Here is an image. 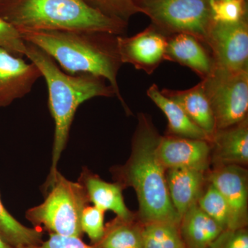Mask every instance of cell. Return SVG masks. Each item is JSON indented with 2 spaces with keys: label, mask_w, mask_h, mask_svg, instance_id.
<instances>
[{
  "label": "cell",
  "mask_w": 248,
  "mask_h": 248,
  "mask_svg": "<svg viewBox=\"0 0 248 248\" xmlns=\"http://www.w3.org/2000/svg\"><path fill=\"white\" fill-rule=\"evenodd\" d=\"M161 138L151 117L139 114L130 157L123 166L112 167L110 172L124 189L131 187L135 190L139 202L137 215L142 223L168 221L179 225L181 217L173 207L168 190L167 169L158 155Z\"/></svg>",
  "instance_id": "obj_1"
},
{
  "label": "cell",
  "mask_w": 248,
  "mask_h": 248,
  "mask_svg": "<svg viewBox=\"0 0 248 248\" xmlns=\"http://www.w3.org/2000/svg\"><path fill=\"white\" fill-rule=\"evenodd\" d=\"M23 40L43 50L68 74L89 73L104 78L127 113L117 76L122 65L117 37L108 32L90 31L19 30Z\"/></svg>",
  "instance_id": "obj_2"
},
{
  "label": "cell",
  "mask_w": 248,
  "mask_h": 248,
  "mask_svg": "<svg viewBox=\"0 0 248 248\" xmlns=\"http://www.w3.org/2000/svg\"><path fill=\"white\" fill-rule=\"evenodd\" d=\"M25 57L38 67L48 87V107L55 122L52 162L44 189L53 186L58 164L69 138L76 111L94 97H112L116 93L107 80L89 73L71 75L62 71L50 55L33 44L26 42Z\"/></svg>",
  "instance_id": "obj_3"
},
{
  "label": "cell",
  "mask_w": 248,
  "mask_h": 248,
  "mask_svg": "<svg viewBox=\"0 0 248 248\" xmlns=\"http://www.w3.org/2000/svg\"><path fill=\"white\" fill-rule=\"evenodd\" d=\"M0 17L18 31H101L124 35L128 24L84 0H0Z\"/></svg>",
  "instance_id": "obj_4"
},
{
  "label": "cell",
  "mask_w": 248,
  "mask_h": 248,
  "mask_svg": "<svg viewBox=\"0 0 248 248\" xmlns=\"http://www.w3.org/2000/svg\"><path fill=\"white\" fill-rule=\"evenodd\" d=\"M90 202L84 186L68 180L58 172L53 186L46 192L43 203L29 209L26 217L49 234L81 238V217Z\"/></svg>",
  "instance_id": "obj_5"
},
{
  "label": "cell",
  "mask_w": 248,
  "mask_h": 248,
  "mask_svg": "<svg viewBox=\"0 0 248 248\" xmlns=\"http://www.w3.org/2000/svg\"><path fill=\"white\" fill-rule=\"evenodd\" d=\"M139 13L166 37L188 34L205 45L214 21L210 0H134ZM207 47V46H206Z\"/></svg>",
  "instance_id": "obj_6"
},
{
  "label": "cell",
  "mask_w": 248,
  "mask_h": 248,
  "mask_svg": "<svg viewBox=\"0 0 248 248\" xmlns=\"http://www.w3.org/2000/svg\"><path fill=\"white\" fill-rule=\"evenodd\" d=\"M201 82L213 110L217 130L248 119V68L230 71L215 67Z\"/></svg>",
  "instance_id": "obj_7"
},
{
  "label": "cell",
  "mask_w": 248,
  "mask_h": 248,
  "mask_svg": "<svg viewBox=\"0 0 248 248\" xmlns=\"http://www.w3.org/2000/svg\"><path fill=\"white\" fill-rule=\"evenodd\" d=\"M216 68L230 71L248 68V20L213 22L206 42Z\"/></svg>",
  "instance_id": "obj_8"
},
{
  "label": "cell",
  "mask_w": 248,
  "mask_h": 248,
  "mask_svg": "<svg viewBox=\"0 0 248 248\" xmlns=\"http://www.w3.org/2000/svg\"><path fill=\"white\" fill-rule=\"evenodd\" d=\"M207 180L219 191L230 210L228 229L246 228L248 222V172L244 166H214Z\"/></svg>",
  "instance_id": "obj_9"
},
{
  "label": "cell",
  "mask_w": 248,
  "mask_h": 248,
  "mask_svg": "<svg viewBox=\"0 0 248 248\" xmlns=\"http://www.w3.org/2000/svg\"><path fill=\"white\" fill-rule=\"evenodd\" d=\"M122 63H130L148 75L164 61L167 37L153 26L131 37H117Z\"/></svg>",
  "instance_id": "obj_10"
},
{
  "label": "cell",
  "mask_w": 248,
  "mask_h": 248,
  "mask_svg": "<svg viewBox=\"0 0 248 248\" xmlns=\"http://www.w3.org/2000/svg\"><path fill=\"white\" fill-rule=\"evenodd\" d=\"M211 153V141L170 135L162 137L158 147V155L166 169H188L208 172Z\"/></svg>",
  "instance_id": "obj_11"
},
{
  "label": "cell",
  "mask_w": 248,
  "mask_h": 248,
  "mask_svg": "<svg viewBox=\"0 0 248 248\" xmlns=\"http://www.w3.org/2000/svg\"><path fill=\"white\" fill-rule=\"evenodd\" d=\"M40 78L42 73L35 63L0 48V108L25 97Z\"/></svg>",
  "instance_id": "obj_12"
},
{
  "label": "cell",
  "mask_w": 248,
  "mask_h": 248,
  "mask_svg": "<svg viewBox=\"0 0 248 248\" xmlns=\"http://www.w3.org/2000/svg\"><path fill=\"white\" fill-rule=\"evenodd\" d=\"M164 61L176 62L195 72L202 80L211 75L215 62L206 46L188 34L167 37Z\"/></svg>",
  "instance_id": "obj_13"
},
{
  "label": "cell",
  "mask_w": 248,
  "mask_h": 248,
  "mask_svg": "<svg viewBox=\"0 0 248 248\" xmlns=\"http://www.w3.org/2000/svg\"><path fill=\"white\" fill-rule=\"evenodd\" d=\"M211 165L248 164V119L217 130L212 140Z\"/></svg>",
  "instance_id": "obj_14"
},
{
  "label": "cell",
  "mask_w": 248,
  "mask_h": 248,
  "mask_svg": "<svg viewBox=\"0 0 248 248\" xmlns=\"http://www.w3.org/2000/svg\"><path fill=\"white\" fill-rule=\"evenodd\" d=\"M206 173L188 169L166 170L170 198L181 218L192 205L197 203L207 184Z\"/></svg>",
  "instance_id": "obj_15"
},
{
  "label": "cell",
  "mask_w": 248,
  "mask_h": 248,
  "mask_svg": "<svg viewBox=\"0 0 248 248\" xmlns=\"http://www.w3.org/2000/svg\"><path fill=\"white\" fill-rule=\"evenodd\" d=\"M78 182L84 186L90 203L103 211L110 210L123 219H131L136 216L125 205L124 188L118 183L105 182L86 168L83 169Z\"/></svg>",
  "instance_id": "obj_16"
},
{
  "label": "cell",
  "mask_w": 248,
  "mask_h": 248,
  "mask_svg": "<svg viewBox=\"0 0 248 248\" xmlns=\"http://www.w3.org/2000/svg\"><path fill=\"white\" fill-rule=\"evenodd\" d=\"M161 92L177 103L190 120L213 140L217 131L216 124L213 110L201 81L189 89L178 91L164 89Z\"/></svg>",
  "instance_id": "obj_17"
},
{
  "label": "cell",
  "mask_w": 248,
  "mask_h": 248,
  "mask_svg": "<svg viewBox=\"0 0 248 248\" xmlns=\"http://www.w3.org/2000/svg\"><path fill=\"white\" fill-rule=\"evenodd\" d=\"M146 94L167 118L166 135L212 141L210 137L190 120L177 103L162 94L157 85L154 84L150 86Z\"/></svg>",
  "instance_id": "obj_18"
},
{
  "label": "cell",
  "mask_w": 248,
  "mask_h": 248,
  "mask_svg": "<svg viewBox=\"0 0 248 248\" xmlns=\"http://www.w3.org/2000/svg\"><path fill=\"white\" fill-rule=\"evenodd\" d=\"M179 227L186 248H209L223 231L197 203L183 215Z\"/></svg>",
  "instance_id": "obj_19"
},
{
  "label": "cell",
  "mask_w": 248,
  "mask_h": 248,
  "mask_svg": "<svg viewBox=\"0 0 248 248\" xmlns=\"http://www.w3.org/2000/svg\"><path fill=\"white\" fill-rule=\"evenodd\" d=\"M143 228L137 215L131 219L116 217L106 225L102 239L94 245L99 248H143Z\"/></svg>",
  "instance_id": "obj_20"
},
{
  "label": "cell",
  "mask_w": 248,
  "mask_h": 248,
  "mask_svg": "<svg viewBox=\"0 0 248 248\" xmlns=\"http://www.w3.org/2000/svg\"><path fill=\"white\" fill-rule=\"evenodd\" d=\"M0 238L13 248H24L40 244L43 231L19 223L4 208L0 197Z\"/></svg>",
  "instance_id": "obj_21"
},
{
  "label": "cell",
  "mask_w": 248,
  "mask_h": 248,
  "mask_svg": "<svg viewBox=\"0 0 248 248\" xmlns=\"http://www.w3.org/2000/svg\"><path fill=\"white\" fill-rule=\"evenodd\" d=\"M179 226L168 221L145 223L143 248H186Z\"/></svg>",
  "instance_id": "obj_22"
},
{
  "label": "cell",
  "mask_w": 248,
  "mask_h": 248,
  "mask_svg": "<svg viewBox=\"0 0 248 248\" xmlns=\"http://www.w3.org/2000/svg\"><path fill=\"white\" fill-rule=\"evenodd\" d=\"M197 203L204 213L219 225L223 231L228 229L230 210L228 204L219 191L208 180Z\"/></svg>",
  "instance_id": "obj_23"
},
{
  "label": "cell",
  "mask_w": 248,
  "mask_h": 248,
  "mask_svg": "<svg viewBox=\"0 0 248 248\" xmlns=\"http://www.w3.org/2000/svg\"><path fill=\"white\" fill-rule=\"evenodd\" d=\"M212 17L215 22H239L248 19L247 0H210Z\"/></svg>",
  "instance_id": "obj_24"
},
{
  "label": "cell",
  "mask_w": 248,
  "mask_h": 248,
  "mask_svg": "<svg viewBox=\"0 0 248 248\" xmlns=\"http://www.w3.org/2000/svg\"><path fill=\"white\" fill-rule=\"evenodd\" d=\"M104 213L94 205H86L81 217V227L83 233H86L93 245L97 244L102 239L105 232Z\"/></svg>",
  "instance_id": "obj_25"
},
{
  "label": "cell",
  "mask_w": 248,
  "mask_h": 248,
  "mask_svg": "<svg viewBox=\"0 0 248 248\" xmlns=\"http://www.w3.org/2000/svg\"><path fill=\"white\" fill-rule=\"evenodd\" d=\"M26 46V42L19 31L0 17V48L23 58L25 56Z\"/></svg>",
  "instance_id": "obj_26"
},
{
  "label": "cell",
  "mask_w": 248,
  "mask_h": 248,
  "mask_svg": "<svg viewBox=\"0 0 248 248\" xmlns=\"http://www.w3.org/2000/svg\"><path fill=\"white\" fill-rule=\"evenodd\" d=\"M209 248H248L247 227L222 231Z\"/></svg>",
  "instance_id": "obj_27"
},
{
  "label": "cell",
  "mask_w": 248,
  "mask_h": 248,
  "mask_svg": "<svg viewBox=\"0 0 248 248\" xmlns=\"http://www.w3.org/2000/svg\"><path fill=\"white\" fill-rule=\"evenodd\" d=\"M24 248H99L95 245L85 244L81 238L76 236H63L55 234H49V239L42 241L37 246Z\"/></svg>",
  "instance_id": "obj_28"
},
{
  "label": "cell",
  "mask_w": 248,
  "mask_h": 248,
  "mask_svg": "<svg viewBox=\"0 0 248 248\" xmlns=\"http://www.w3.org/2000/svg\"><path fill=\"white\" fill-rule=\"evenodd\" d=\"M90 6L110 17L128 22L130 18L115 0H84Z\"/></svg>",
  "instance_id": "obj_29"
},
{
  "label": "cell",
  "mask_w": 248,
  "mask_h": 248,
  "mask_svg": "<svg viewBox=\"0 0 248 248\" xmlns=\"http://www.w3.org/2000/svg\"><path fill=\"white\" fill-rule=\"evenodd\" d=\"M122 6V9L126 12L129 17H131L134 15L139 14L138 8L134 3V0H115Z\"/></svg>",
  "instance_id": "obj_30"
},
{
  "label": "cell",
  "mask_w": 248,
  "mask_h": 248,
  "mask_svg": "<svg viewBox=\"0 0 248 248\" xmlns=\"http://www.w3.org/2000/svg\"><path fill=\"white\" fill-rule=\"evenodd\" d=\"M0 248H13L11 247V246H9V245L6 244V243L4 242V241L1 240V238H0Z\"/></svg>",
  "instance_id": "obj_31"
}]
</instances>
